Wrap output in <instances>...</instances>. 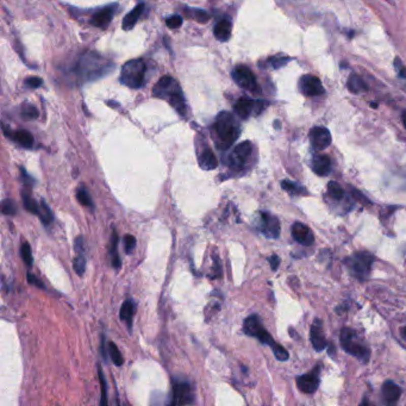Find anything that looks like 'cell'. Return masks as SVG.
<instances>
[{"label":"cell","mask_w":406,"mask_h":406,"mask_svg":"<svg viewBox=\"0 0 406 406\" xmlns=\"http://www.w3.org/2000/svg\"><path fill=\"white\" fill-rule=\"evenodd\" d=\"M216 145L221 150H227L237 141L241 134L238 123L234 114L223 111L218 114L213 126Z\"/></svg>","instance_id":"cell-1"},{"label":"cell","mask_w":406,"mask_h":406,"mask_svg":"<svg viewBox=\"0 0 406 406\" xmlns=\"http://www.w3.org/2000/svg\"><path fill=\"white\" fill-rule=\"evenodd\" d=\"M152 93L159 98H166L169 104L174 107L176 112L181 116L186 114V103L178 82L172 76L166 75L159 80Z\"/></svg>","instance_id":"cell-2"},{"label":"cell","mask_w":406,"mask_h":406,"mask_svg":"<svg viewBox=\"0 0 406 406\" xmlns=\"http://www.w3.org/2000/svg\"><path fill=\"white\" fill-rule=\"evenodd\" d=\"M145 65L141 58L128 61L121 67L120 82L130 88H140L144 84Z\"/></svg>","instance_id":"cell-3"},{"label":"cell","mask_w":406,"mask_h":406,"mask_svg":"<svg viewBox=\"0 0 406 406\" xmlns=\"http://www.w3.org/2000/svg\"><path fill=\"white\" fill-rule=\"evenodd\" d=\"M374 262V256L370 253L362 252L355 253L352 258L347 260V266L352 270V273L357 279L364 280L370 272L372 265Z\"/></svg>","instance_id":"cell-4"},{"label":"cell","mask_w":406,"mask_h":406,"mask_svg":"<svg viewBox=\"0 0 406 406\" xmlns=\"http://www.w3.org/2000/svg\"><path fill=\"white\" fill-rule=\"evenodd\" d=\"M243 331L248 336L256 337L260 342L263 343V345L269 346L270 348L275 345L272 336H270L269 332L262 325L261 319H260L259 316L253 315L249 316L248 318H245L244 323H243Z\"/></svg>","instance_id":"cell-5"},{"label":"cell","mask_w":406,"mask_h":406,"mask_svg":"<svg viewBox=\"0 0 406 406\" xmlns=\"http://www.w3.org/2000/svg\"><path fill=\"white\" fill-rule=\"evenodd\" d=\"M354 337H355V332H354L352 329H347V328L343 329L341 332V345L343 347V349H345L348 354H350V355L355 356L357 359L367 362L369 359L368 348L360 345L359 342L354 341Z\"/></svg>","instance_id":"cell-6"},{"label":"cell","mask_w":406,"mask_h":406,"mask_svg":"<svg viewBox=\"0 0 406 406\" xmlns=\"http://www.w3.org/2000/svg\"><path fill=\"white\" fill-rule=\"evenodd\" d=\"M253 151V145L251 142L245 141L236 145L234 150L230 152V155L228 156V165L230 166L232 169H241L243 166L245 165V162L248 161L249 156H251Z\"/></svg>","instance_id":"cell-7"},{"label":"cell","mask_w":406,"mask_h":406,"mask_svg":"<svg viewBox=\"0 0 406 406\" xmlns=\"http://www.w3.org/2000/svg\"><path fill=\"white\" fill-rule=\"evenodd\" d=\"M267 103L262 100H253L248 98H241L235 104V112L242 119H247L254 114H260L266 109Z\"/></svg>","instance_id":"cell-8"},{"label":"cell","mask_w":406,"mask_h":406,"mask_svg":"<svg viewBox=\"0 0 406 406\" xmlns=\"http://www.w3.org/2000/svg\"><path fill=\"white\" fill-rule=\"evenodd\" d=\"M194 401L193 387L189 383L174 381L173 384L172 405H190Z\"/></svg>","instance_id":"cell-9"},{"label":"cell","mask_w":406,"mask_h":406,"mask_svg":"<svg viewBox=\"0 0 406 406\" xmlns=\"http://www.w3.org/2000/svg\"><path fill=\"white\" fill-rule=\"evenodd\" d=\"M231 75L234 81L239 87L248 89V91H255L256 87H258V82H256L254 73L245 66H237L232 71Z\"/></svg>","instance_id":"cell-10"},{"label":"cell","mask_w":406,"mask_h":406,"mask_svg":"<svg viewBox=\"0 0 406 406\" xmlns=\"http://www.w3.org/2000/svg\"><path fill=\"white\" fill-rule=\"evenodd\" d=\"M299 89L306 97H316L324 93L322 81L315 75H304L299 81Z\"/></svg>","instance_id":"cell-11"},{"label":"cell","mask_w":406,"mask_h":406,"mask_svg":"<svg viewBox=\"0 0 406 406\" xmlns=\"http://www.w3.org/2000/svg\"><path fill=\"white\" fill-rule=\"evenodd\" d=\"M312 147L316 150H324L331 144V134L327 128L316 127L308 134Z\"/></svg>","instance_id":"cell-12"},{"label":"cell","mask_w":406,"mask_h":406,"mask_svg":"<svg viewBox=\"0 0 406 406\" xmlns=\"http://www.w3.org/2000/svg\"><path fill=\"white\" fill-rule=\"evenodd\" d=\"M260 229L263 235L269 238H277L280 235V223L279 220L268 212H261V223Z\"/></svg>","instance_id":"cell-13"},{"label":"cell","mask_w":406,"mask_h":406,"mask_svg":"<svg viewBox=\"0 0 406 406\" xmlns=\"http://www.w3.org/2000/svg\"><path fill=\"white\" fill-rule=\"evenodd\" d=\"M318 369L316 368L312 373L304 374L297 378V386L299 388V391L306 394H312L317 391L319 386V379H318Z\"/></svg>","instance_id":"cell-14"},{"label":"cell","mask_w":406,"mask_h":406,"mask_svg":"<svg viewBox=\"0 0 406 406\" xmlns=\"http://www.w3.org/2000/svg\"><path fill=\"white\" fill-rule=\"evenodd\" d=\"M292 236L298 243L306 245V247L312 245L315 242V236L311 229L303 223H299V222L292 225Z\"/></svg>","instance_id":"cell-15"},{"label":"cell","mask_w":406,"mask_h":406,"mask_svg":"<svg viewBox=\"0 0 406 406\" xmlns=\"http://www.w3.org/2000/svg\"><path fill=\"white\" fill-rule=\"evenodd\" d=\"M310 338L312 346H314V348L317 350V352H322V350L327 347V339H325L324 332H323V324L321 319H316L314 324H312L310 331Z\"/></svg>","instance_id":"cell-16"},{"label":"cell","mask_w":406,"mask_h":406,"mask_svg":"<svg viewBox=\"0 0 406 406\" xmlns=\"http://www.w3.org/2000/svg\"><path fill=\"white\" fill-rule=\"evenodd\" d=\"M112 17H113V6H111V8L100 10L99 12L93 15V17L91 18V24L93 26L105 30L106 27L110 25L111 20H112Z\"/></svg>","instance_id":"cell-17"},{"label":"cell","mask_w":406,"mask_h":406,"mask_svg":"<svg viewBox=\"0 0 406 406\" xmlns=\"http://www.w3.org/2000/svg\"><path fill=\"white\" fill-rule=\"evenodd\" d=\"M4 134L8 137H11L16 143H18L19 145H22L23 148H33L34 145V136L31 135L29 131L26 130H18L16 133H12L11 130L8 131L6 128H4Z\"/></svg>","instance_id":"cell-18"},{"label":"cell","mask_w":406,"mask_h":406,"mask_svg":"<svg viewBox=\"0 0 406 406\" xmlns=\"http://www.w3.org/2000/svg\"><path fill=\"white\" fill-rule=\"evenodd\" d=\"M312 169L319 176H327L331 171V160L327 155H317L312 160Z\"/></svg>","instance_id":"cell-19"},{"label":"cell","mask_w":406,"mask_h":406,"mask_svg":"<svg viewBox=\"0 0 406 406\" xmlns=\"http://www.w3.org/2000/svg\"><path fill=\"white\" fill-rule=\"evenodd\" d=\"M381 393H383V397L387 404H394L400 398L401 390L393 381H386L381 388Z\"/></svg>","instance_id":"cell-20"},{"label":"cell","mask_w":406,"mask_h":406,"mask_svg":"<svg viewBox=\"0 0 406 406\" xmlns=\"http://www.w3.org/2000/svg\"><path fill=\"white\" fill-rule=\"evenodd\" d=\"M199 166L205 171H212L218 166V160L216 155L210 148H204L199 154Z\"/></svg>","instance_id":"cell-21"},{"label":"cell","mask_w":406,"mask_h":406,"mask_svg":"<svg viewBox=\"0 0 406 406\" xmlns=\"http://www.w3.org/2000/svg\"><path fill=\"white\" fill-rule=\"evenodd\" d=\"M135 314H136V303H135V300L129 299L124 301V304L121 305L120 307L119 317L121 321L127 323L128 328L129 329H131V327H133V318Z\"/></svg>","instance_id":"cell-22"},{"label":"cell","mask_w":406,"mask_h":406,"mask_svg":"<svg viewBox=\"0 0 406 406\" xmlns=\"http://www.w3.org/2000/svg\"><path fill=\"white\" fill-rule=\"evenodd\" d=\"M143 10H144V4H138L136 8L131 10V11L128 13L126 17H124L123 23H121V27H123V30L130 31L131 29H133V27L136 25L137 20L141 17Z\"/></svg>","instance_id":"cell-23"},{"label":"cell","mask_w":406,"mask_h":406,"mask_svg":"<svg viewBox=\"0 0 406 406\" xmlns=\"http://www.w3.org/2000/svg\"><path fill=\"white\" fill-rule=\"evenodd\" d=\"M231 22L229 19H223L218 22L213 27V35L221 42H225L231 36Z\"/></svg>","instance_id":"cell-24"},{"label":"cell","mask_w":406,"mask_h":406,"mask_svg":"<svg viewBox=\"0 0 406 406\" xmlns=\"http://www.w3.org/2000/svg\"><path fill=\"white\" fill-rule=\"evenodd\" d=\"M110 255L111 259H112V267L116 269H119L121 266V260L119 256H118V236L117 232L113 231L112 237H111V243H110Z\"/></svg>","instance_id":"cell-25"},{"label":"cell","mask_w":406,"mask_h":406,"mask_svg":"<svg viewBox=\"0 0 406 406\" xmlns=\"http://www.w3.org/2000/svg\"><path fill=\"white\" fill-rule=\"evenodd\" d=\"M347 86H348L349 91L353 93H361V92H364L367 89V86L364 85L362 79L355 74L350 75L348 82H347Z\"/></svg>","instance_id":"cell-26"},{"label":"cell","mask_w":406,"mask_h":406,"mask_svg":"<svg viewBox=\"0 0 406 406\" xmlns=\"http://www.w3.org/2000/svg\"><path fill=\"white\" fill-rule=\"evenodd\" d=\"M22 197H23V204H24V207H25V210L29 211V212H31V213L36 214V216H38V211H40V204H38L33 197H31L30 193L25 192V191H23V192H22Z\"/></svg>","instance_id":"cell-27"},{"label":"cell","mask_w":406,"mask_h":406,"mask_svg":"<svg viewBox=\"0 0 406 406\" xmlns=\"http://www.w3.org/2000/svg\"><path fill=\"white\" fill-rule=\"evenodd\" d=\"M38 217L41 218V221H42L43 224H50L51 222L54 220V216H53V212H51V210L49 209V206L47 205L46 201L44 200H41L40 201V211H38Z\"/></svg>","instance_id":"cell-28"},{"label":"cell","mask_w":406,"mask_h":406,"mask_svg":"<svg viewBox=\"0 0 406 406\" xmlns=\"http://www.w3.org/2000/svg\"><path fill=\"white\" fill-rule=\"evenodd\" d=\"M328 192L332 199L335 200H342L343 197H345V191H343L341 185L336 181H330L328 183Z\"/></svg>","instance_id":"cell-29"},{"label":"cell","mask_w":406,"mask_h":406,"mask_svg":"<svg viewBox=\"0 0 406 406\" xmlns=\"http://www.w3.org/2000/svg\"><path fill=\"white\" fill-rule=\"evenodd\" d=\"M73 268H74L76 274L80 276H82V274L85 273L86 259H85L84 252L78 253V255H76V258L74 259V262H73Z\"/></svg>","instance_id":"cell-30"},{"label":"cell","mask_w":406,"mask_h":406,"mask_svg":"<svg viewBox=\"0 0 406 406\" xmlns=\"http://www.w3.org/2000/svg\"><path fill=\"white\" fill-rule=\"evenodd\" d=\"M76 198H78V201L81 204V205L87 206L89 209H93V200L91 196H89L87 190L79 189L78 192H76Z\"/></svg>","instance_id":"cell-31"},{"label":"cell","mask_w":406,"mask_h":406,"mask_svg":"<svg viewBox=\"0 0 406 406\" xmlns=\"http://www.w3.org/2000/svg\"><path fill=\"white\" fill-rule=\"evenodd\" d=\"M109 353H110L111 359H112V361H113V363L116 364L117 367H120L121 364H123L124 359H123V356H121L119 349L117 348V346L114 345L113 342L109 343Z\"/></svg>","instance_id":"cell-32"},{"label":"cell","mask_w":406,"mask_h":406,"mask_svg":"<svg viewBox=\"0 0 406 406\" xmlns=\"http://www.w3.org/2000/svg\"><path fill=\"white\" fill-rule=\"evenodd\" d=\"M2 211L6 216H15L18 212V209L12 199H5L2 203Z\"/></svg>","instance_id":"cell-33"},{"label":"cell","mask_w":406,"mask_h":406,"mask_svg":"<svg viewBox=\"0 0 406 406\" xmlns=\"http://www.w3.org/2000/svg\"><path fill=\"white\" fill-rule=\"evenodd\" d=\"M281 187H283L286 192H289L291 194H300L304 192L303 186L298 185L296 182L289 181V180H284V181H281Z\"/></svg>","instance_id":"cell-34"},{"label":"cell","mask_w":406,"mask_h":406,"mask_svg":"<svg viewBox=\"0 0 406 406\" xmlns=\"http://www.w3.org/2000/svg\"><path fill=\"white\" fill-rule=\"evenodd\" d=\"M98 376L100 381V391H102V400H100V405L105 406L107 405V387H106V380L105 376H104L102 368H98Z\"/></svg>","instance_id":"cell-35"},{"label":"cell","mask_w":406,"mask_h":406,"mask_svg":"<svg viewBox=\"0 0 406 406\" xmlns=\"http://www.w3.org/2000/svg\"><path fill=\"white\" fill-rule=\"evenodd\" d=\"M20 255H22L23 261L25 262L26 266H33V252H31V247L29 243L24 242L20 247Z\"/></svg>","instance_id":"cell-36"},{"label":"cell","mask_w":406,"mask_h":406,"mask_svg":"<svg viewBox=\"0 0 406 406\" xmlns=\"http://www.w3.org/2000/svg\"><path fill=\"white\" fill-rule=\"evenodd\" d=\"M22 117L25 120H34L38 117V111L33 105H24L22 107Z\"/></svg>","instance_id":"cell-37"},{"label":"cell","mask_w":406,"mask_h":406,"mask_svg":"<svg viewBox=\"0 0 406 406\" xmlns=\"http://www.w3.org/2000/svg\"><path fill=\"white\" fill-rule=\"evenodd\" d=\"M272 350H273V353H274V356H275L279 361L289 360L290 354L285 348H284L283 346H280V345H277V343H275V345L272 347Z\"/></svg>","instance_id":"cell-38"},{"label":"cell","mask_w":406,"mask_h":406,"mask_svg":"<svg viewBox=\"0 0 406 406\" xmlns=\"http://www.w3.org/2000/svg\"><path fill=\"white\" fill-rule=\"evenodd\" d=\"M135 248H136V238L133 235L124 236V249L127 254H131Z\"/></svg>","instance_id":"cell-39"},{"label":"cell","mask_w":406,"mask_h":406,"mask_svg":"<svg viewBox=\"0 0 406 406\" xmlns=\"http://www.w3.org/2000/svg\"><path fill=\"white\" fill-rule=\"evenodd\" d=\"M166 24H167L169 29H179L182 25V18L178 15H174L172 17H168L167 20H166Z\"/></svg>","instance_id":"cell-40"},{"label":"cell","mask_w":406,"mask_h":406,"mask_svg":"<svg viewBox=\"0 0 406 406\" xmlns=\"http://www.w3.org/2000/svg\"><path fill=\"white\" fill-rule=\"evenodd\" d=\"M290 60L291 58L286 57V56H276V57L270 58L269 64L273 68H280V67H283V66H285L286 64H289Z\"/></svg>","instance_id":"cell-41"},{"label":"cell","mask_w":406,"mask_h":406,"mask_svg":"<svg viewBox=\"0 0 406 406\" xmlns=\"http://www.w3.org/2000/svg\"><path fill=\"white\" fill-rule=\"evenodd\" d=\"M24 84H25V86H27V87H30V88H38L41 85L43 84V81H42V79L37 78V76H31V78H27L25 81H24Z\"/></svg>","instance_id":"cell-42"},{"label":"cell","mask_w":406,"mask_h":406,"mask_svg":"<svg viewBox=\"0 0 406 406\" xmlns=\"http://www.w3.org/2000/svg\"><path fill=\"white\" fill-rule=\"evenodd\" d=\"M26 279H27V283L31 284V285H34V286H36V287H40V289H44V285L42 284V281H41L40 279H37V277L35 276L34 274L27 273Z\"/></svg>","instance_id":"cell-43"},{"label":"cell","mask_w":406,"mask_h":406,"mask_svg":"<svg viewBox=\"0 0 406 406\" xmlns=\"http://www.w3.org/2000/svg\"><path fill=\"white\" fill-rule=\"evenodd\" d=\"M194 18H196L197 22L206 23L207 19H209V15H207L205 11H203V10H196V12H194Z\"/></svg>","instance_id":"cell-44"},{"label":"cell","mask_w":406,"mask_h":406,"mask_svg":"<svg viewBox=\"0 0 406 406\" xmlns=\"http://www.w3.org/2000/svg\"><path fill=\"white\" fill-rule=\"evenodd\" d=\"M20 173H22V180H23L24 183H25L26 186L31 187V185H35V183H36V181H35V179L31 178V176L27 174V173L25 172V169H24L23 167L20 168Z\"/></svg>","instance_id":"cell-45"},{"label":"cell","mask_w":406,"mask_h":406,"mask_svg":"<svg viewBox=\"0 0 406 406\" xmlns=\"http://www.w3.org/2000/svg\"><path fill=\"white\" fill-rule=\"evenodd\" d=\"M352 194L354 196V198H355L356 200H359L360 203H362V204H370V201L367 199L366 197L363 196L362 193L360 192V191H356V190H354V189H352Z\"/></svg>","instance_id":"cell-46"},{"label":"cell","mask_w":406,"mask_h":406,"mask_svg":"<svg viewBox=\"0 0 406 406\" xmlns=\"http://www.w3.org/2000/svg\"><path fill=\"white\" fill-rule=\"evenodd\" d=\"M269 262H270V268L273 270H276L277 267L280 265V258L277 255H272L269 258Z\"/></svg>","instance_id":"cell-47"},{"label":"cell","mask_w":406,"mask_h":406,"mask_svg":"<svg viewBox=\"0 0 406 406\" xmlns=\"http://www.w3.org/2000/svg\"><path fill=\"white\" fill-rule=\"evenodd\" d=\"M394 65H395V67L398 68V72H399V74H400L402 78H405L406 79V68L404 67V66H402L401 64H400V61L398 60H395V62H394Z\"/></svg>","instance_id":"cell-48"},{"label":"cell","mask_w":406,"mask_h":406,"mask_svg":"<svg viewBox=\"0 0 406 406\" xmlns=\"http://www.w3.org/2000/svg\"><path fill=\"white\" fill-rule=\"evenodd\" d=\"M401 120H402V124H404V128L406 129V110L401 114Z\"/></svg>","instance_id":"cell-49"},{"label":"cell","mask_w":406,"mask_h":406,"mask_svg":"<svg viewBox=\"0 0 406 406\" xmlns=\"http://www.w3.org/2000/svg\"><path fill=\"white\" fill-rule=\"evenodd\" d=\"M401 335H402V337H405V338H406V327L401 330Z\"/></svg>","instance_id":"cell-50"},{"label":"cell","mask_w":406,"mask_h":406,"mask_svg":"<svg viewBox=\"0 0 406 406\" xmlns=\"http://www.w3.org/2000/svg\"><path fill=\"white\" fill-rule=\"evenodd\" d=\"M334 349H335V347L332 346V345H330V354H331V355L334 354Z\"/></svg>","instance_id":"cell-51"}]
</instances>
